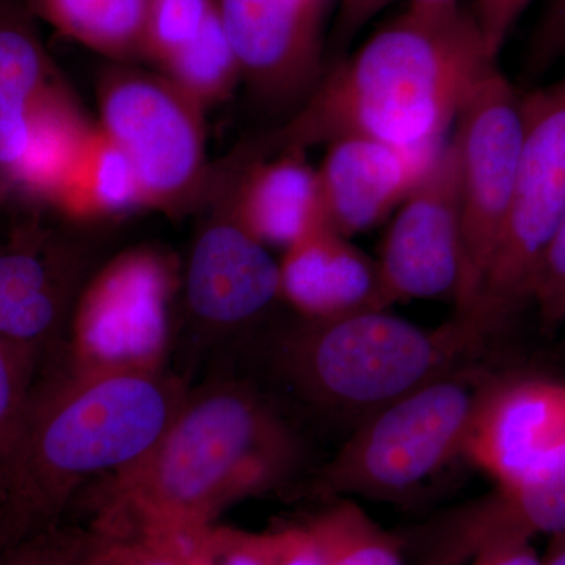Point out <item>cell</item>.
I'll use <instances>...</instances> for the list:
<instances>
[{
    "instance_id": "cell-1",
    "label": "cell",
    "mask_w": 565,
    "mask_h": 565,
    "mask_svg": "<svg viewBox=\"0 0 565 565\" xmlns=\"http://www.w3.org/2000/svg\"><path fill=\"white\" fill-rule=\"evenodd\" d=\"M189 388L147 360H102L33 392L0 468V552L62 523L82 487L150 455Z\"/></svg>"
},
{
    "instance_id": "cell-2",
    "label": "cell",
    "mask_w": 565,
    "mask_h": 565,
    "mask_svg": "<svg viewBox=\"0 0 565 565\" xmlns=\"http://www.w3.org/2000/svg\"><path fill=\"white\" fill-rule=\"evenodd\" d=\"M473 14L405 10L322 73L289 121L256 141L266 158L345 137L437 154L476 85L497 66Z\"/></svg>"
},
{
    "instance_id": "cell-3",
    "label": "cell",
    "mask_w": 565,
    "mask_h": 565,
    "mask_svg": "<svg viewBox=\"0 0 565 565\" xmlns=\"http://www.w3.org/2000/svg\"><path fill=\"white\" fill-rule=\"evenodd\" d=\"M302 446L273 401L232 375L189 388L150 455L115 476L99 509L200 541L228 505L291 478Z\"/></svg>"
},
{
    "instance_id": "cell-4",
    "label": "cell",
    "mask_w": 565,
    "mask_h": 565,
    "mask_svg": "<svg viewBox=\"0 0 565 565\" xmlns=\"http://www.w3.org/2000/svg\"><path fill=\"white\" fill-rule=\"evenodd\" d=\"M487 340L465 318L437 329L362 310L302 318L275 341V375L313 411L362 423L394 401L475 362Z\"/></svg>"
},
{
    "instance_id": "cell-5",
    "label": "cell",
    "mask_w": 565,
    "mask_h": 565,
    "mask_svg": "<svg viewBox=\"0 0 565 565\" xmlns=\"http://www.w3.org/2000/svg\"><path fill=\"white\" fill-rule=\"evenodd\" d=\"M493 379L479 363H467L367 416L318 471L313 492L334 500L412 497L463 457L476 411Z\"/></svg>"
},
{
    "instance_id": "cell-6",
    "label": "cell",
    "mask_w": 565,
    "mask_h": 565,
    "mask_svg": "<svg viewBox=\"0 0 565 565\" xmlns=\"http://www.w3.org/2000/svg\"><path fill=\"white\" fill-rule=\"evenodd\" d=\"M523 141L511 206L475 307L487 338L531 302L535 274L565 214V77L522 98Z\"/></svg>"
},
{
    "instance_id": "cell-7",
    "label": "cell",
    "mask_w": 565,
    "mask_h": 565,
    "mask_svg": "<svg viewBox=\"0 0 565 565\" xmlns=\"http://www.w3.org/2000/svg\"><path fill=\"white\" fill-rule=\"evenodd\" d=\"M99 128L131 159L145 207L199 210L212 177L204 111L161 73L117 63L98 85Z\"/></svg>"
},
{
    "instance_id": "cell-8",
    "label": "cell",
    "mask_w": 565,
    "mask_h": 565,
    "mask_svg": "<svg viewBox=\"0 0 565 565\" xmlns=\"http://www.w3.org/2000/svg\"><path fill=\"white\" fill-rule=\"evenodd\" d=\"M239 150L212 167L199 210L203 218L185 264L182 305L192 343L214 349L236 338L280 302V263L243 225L233 196Z\"/></svg>"
},
{
    "instance_id": "cell-9",
    "label": "cell",
    "mask_w": 565,
    "mask_h": 565,
    "mask_svg": "<svg viewBox=\"0 0 565 565\" xmlns=\"http://www.w3.org/2000/svg\"><path fill=\"white\" fill-rule=\"evenodd\" d=\"M459 150L463 267L456 316L470 313L500 241L523 141L522 98L497 66L468 96L452 136Z\"/></svg>"
},
{
    "instance_id": "cell-10",
    "label": "cell",
    "mask_w": 565,
    "mask_h": 565,
    "mask_svg": "<svg viewBox=\"0 0 565 565\" xmlns=\"http://www.w3.org/2000/svg\"><path fill=\"white\" fill-rule=\"evenodd\" d=\"M377 310L408 300L452 299L462 280L460 163L455 139L435 154L386 233Z\"/></svg>"
},
{
    "instance_id": "cell-11",
    "label": "cell",
    "mask_w": 565,
    "mask_h": 565,
    "mask_svg": "<svg viewBox=\"0 0 565 565\" xmlns=\"http://www.w3.org/2000/svg\"><path fill=\"white\" fill-rule=\"evenodd\" d=\"M90 263L79 241L39 225L0 247V338L35 367L74 322Z\"/></svg>"
},
{
    "instance_id": "cell-12",
    "label": "cell",
    "mask_w": 565,
    "mask_h": 565,
    "mask_svg": "<svg viewBox=\"0 0 565 565\" xmlns=\"http://www.w3.org/2000/svg\"><path fill=\"white\" fill-rule=\"evenodd\" d=\"M24 0H0V192L18 195L43 145L76 110Z\"/></svg>"
},
{
    "instance_id": "cell-13",
    "label": "cell",
    "mask_w": 565,
    "mask_h": 565,
    "mask_svg": "<svg viewBox=\"0 0 565 565\" xmlns=\"http://www.w3.org/2000/svg\"><path fill=\"white\" fill-rule=\"evenodd\" d=\"M243 81L267 106L300 104L322 74L327 0H214Z\"/></svg>"
},
{
    "instance_id": "cell-14",
    "label": "cell",
    "mask_w": 565,
    "mask_h": 565,
    "mask_svg": "<svg viewBox=\"0 0 565 565\" xmlns=\"http://www.w3.org/2000/svg\"><path fill=\"white\" fill-rule=\"evenodd\" d=\"M565 531V445L493 492L444 516L430 530L426 565H465L484 546L508 537Z\"/></svg>"
},
{
    "instance_id": "cell-15",
    "label": "cell",
    "mask_w": 565,
    "mask_h": 565,
    "mask_svg": "<svg viewBox=\"0 0 565 565\" xmlns=\"http://www.w3.org/2000/svg\"><path fill=\"white\" fill-rule=\"evenodd\" d=\"M564 445L565 382L494 375L476 411L463 457L494 484H503Z\"/></svg>"
},
{
    "instance_id": "cell-16",
    "label": "cell",
    "mask_w": 565,
    "mask_h": 565,
    "mask_svg": "<svg viewBox=\"0 0 565 565\" xmlns=\"http://www.w3.org/2000/svg\"><path fill=\"white\" fill-rule=\"evenodd\" d=\"M434 158L366 137L332 141L318 169L327 225L344 237L374 228L403 204Z\"/></svg>"
},
{
    "instance_id": "cell-17",
    "label": "cell",
    "mask_w": 565,
    "mask_h": 565,
    "mask_svg": "<svg viewBox=\"0 0 565 565\" xmlns=\"http://www.w3.org/2000/svg\"><path fill=\"white\" fill-rule=\"evenodd\" d=\"M280 288L302 318L377 310V262L323 223L286 248Z\"/></svg>"
},
{
    "instance_id": "cell-18",
    "label": "cell",
    "mask_w": 565,
    "mask_h": 565,
    "mask_svg": "<svg viewBox=\"0 0 565 565\" xmlns=\"http://www.w3.org/2000/svg\"><path fill=\"white\" fill-rule=\"evenodd\" d=\"M234 212L245 228L266 245H289L326 222L318 170L303 152L264 158L256 143L239 148Z\"/></svg>"
},
{
    "instance_id": "cell-19",
    "label": "cell",
    "mask_w": 565,
    "mask_h": 565,
    "mask_svg": "<svg viewBox=\"0 0 565 565\" xmlns=\"http://www.w3.org/2000/svg\"><path fill=\"white\" fill-rule=\"evenodd\" d=\"M62 35L117 63L141 61L148 0H25Z\"/></svg>"
},
{
    "instance_id": "cell-20",
    "label": "cell",
    "mask_w": 565,
    "mask_h": 565,
    "mask_svg": "<svg viewBox=\"0 0 565 565\" xmlns=\"http://www.w3.org/2000/svg\"><path fill=\"white\" fill-rule=\"evenodd\" d=\"M143 207V192L131 159L96 126L57 211L71 221L92 222Z\"/></svg>"
},
{
    "instance_id": "cell-21",
    "label": "cell",
    "mask_w": 565,
    "mask_h": 565,
    "mask_svg": "<svg viewBox=\"0 0 565 565\" xmlns=\"http://www.w3.org/2000/svg\"><path fill=\"white\" fill-rule=\"evenodd\" d=\"M158 71L203 111L230 99L243 81L239 61L217 10L200 35Z\"/></svg>"
},
{
    "instance_id": "cell-22",
    "label": "cell",
    "mask_w": 565,
    "mask_h": 565,
    "mask_svg": "<svg viewBox=\"0 0 565 565\" xmlns=\"http://www.w3.org/2000/svg\"><path fill=\"white\" fill-rule=\"evenodd\" d=\"M206 535L193 541L98 514L84 565H206Z\"/></svg>"
},
{
    "instance_id": "cell-23",
    "label": "cell",
    "mask_w": 565,
    "mask_h": 565,
    "mask_svg": "<svg viewBox=\"0 0 565 565\" xmlns=\"http://www.w3.org/2000/svg\"><path fill=\"white\" fill-rule=\"evenodd\" d=\"M308 525L321 546L323 565H407L403 541L348 498L334 501Z\"/></svg>"
},
{
    "instance_id": "cell-24",
    "label": "cell",
    "mask_w": 565,
    "mask_h": 565,
    "mask_svg": "<svg viewBox=\"0 0 565 565\" xmlns=\"http://www.w3.org/2000/svg\"><path fill=\"white\" fill-rule=\"evenodd\" d=\"M210 565H323L310 525L248 533L212 526L206 535Z\"/></svg>"
},
{
    "instance_id": "cell-25",
    "label": "cell",
    "mask_w": 565,
    "mask_h": 565,
    "mask_svg": "<svg viewBox=\"0 0 565 565\" xmlns=\"http://www.w3.org/2000/svg\"><path fill=\"white\" fill-rule=\"evenodd\" d=\"M214 0H148L141 61L159 68L203 31Z\"/></svg>"
},
{
    "instance_id": "cell-26",
    "label": "cell",
    "mask_w": 565,
    "mask_h": 565,
    "mask_svg": "<svg viewBox=\"0 0 565 565\" xmlns=\"http://www.w3.org/2000/svg\"><path fill=\"white\" fill-rule=\"evenodd\" d=\"M35 364L0 338V468L9 459L32 404Z\"/></svg>"
},
{
    "instance_id": "cell-27",
    "label": "cell",
    "mask_w": 565,
    "mask_h": 565,
    "mask_svg": "<svg viewBox=\"0 0 565 565\" xmlns=\"http://www.w3.org/2000/svg\"><path fill=\"white\" fill-rule=\"evenodd\" d=\"M90 527L58 525L0 552V565H84Z\"/></svg>"
},
{
    "instance_id": "cell-28",
    "label": "cell",
    "mask_w": 565,
    "mask_h": 565,
    "mask_svg": "<svg viewBox=\"0 0 565 565\" xmlns=\"http://www.w3.org/2000/svg\"><path fill=\"white\" fill-rule=\"evenodd\" d=\"M531 303L545 330L552 332L565 322V214L539 264Z\"/></svg>"
},
{
    "instance_id": "cell-29",
    "label": "cell",
    "mask_w": 565,
    "mask_h": 565,
    "mask_svg": "<svg viewBox=\"0 0 565 565\" xmlns=\"http://www.w3.org/2000/svg\"><path fill=\"white\" fill-rule=\"evenodd\" d=\"M533 0H476L473 18L490 57L497 61L509 33Z\"/></svg>"
},
{
    "instance_id": "cell-30",
    "label": "cell",
    "mask_w": 565,
    "mask_h": 565,
    "mask_svg": "<svg viewBox=\"0 0 565 565\" xmlns=\"http://www.w3.org/2000/svg\"><path fill=\"white\" fill-rule=\"evenodd\" d=\"M565 57V0H553L533 44L531 62L535 68H545Z\"/></svg>"
},
{
    "instance_id": "cell-31",
    "label": "cell",
    "mask_w": 565,
    "mask_h": 565,
    "mask_svg": "<svg viewBox=\"0 0 565 565\" xmlns=\"http://www.w3.org/2000/svg\"><path fill=\"white\" fill-rule=\"evenodd\" d=\"M533 539L508 537L484 546L465 565H541Z\"/></svg>"
},
{
    "instance_id": "cell-32",
    "label": "cell",
    "mask_w": 565,
    "mask_h": 565,
    "mask_svg": "<svg viewBox=\"0 0 565 565\" xmlns=\"http://www.w3.org/2000/svg\"><path fill=\"white\" fill-rule=\"evenodd\" d=\"M394 0H341L340 14L334 28V43H348L364 25Z\"/></svg>"
},
{
    "instance_id": "cell-33",
    "label": "cell",
    "mask_w": 565,
    "mask_h": 565,
    "mask_svg": "<svg viewBox=\"0 0 565 565\" xmlns=\"http://www.w3.org/2000/svg\"><path fill=\"white\" fill-rule=\"evenodd\" d=\"M460 9L459 0H408L407 10L422 14H444Z\"/></svg>"
},
{
    "instance_id": "cell-34",
    "label": "cell",
    "mask_w": 565,
    "mask_h": 565,
    "mask_svg": "<svg viewBox=\"0 0 565 565\" xmlns=\"http://www.w3.org/2000/svg\"><path fill=\"white\" fill-rule=\"evenodd\" d=\"M541 565H565V531L550 537Z\"/></svg>"
},
{
    "instance_id": "cell-35",
    "label": "cell",
    "mask_w": 565,
    "mask_h": 565,
    "mask_svg": "<svg viewBox=\"0 0 565 565\" xmlns=\"http://www.w3.org/2000/svg\"><path fill=\"white\" fill-rule=\"evenodd\" d=\"M207 556V555H206ZM206 565H210V561H207V564Z\"/></svg>"
}]
</instances>
